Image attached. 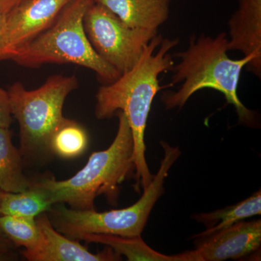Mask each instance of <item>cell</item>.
<instances>
[{"instance_id": "obj_18", "label": "cell", "mask_w": 261, "mask_h": 261, "mask_svg": "<svg viewBox=\"0 0 261 261\" xmlns=\"http://www.w3.org/2000/svg\"><path fill=\"white\" fill-rule=\"evenodd\" d=\"M0 229L15 247H23L27 251H35L42 244L36 219L3 215L0 216Z\"/></svg>"}, {"instance_id": "obj_21", "label": "cell", "mask_w": 261, "mask_h": 261, "mask_svg": "<svg viewBox=\"0 0 261 261\" xmlns=\"http://www.w3.org/2000/svg\"><path fill=\"white\" fill-rule=\"evenodd\" d=\"M7 14L0 9V61H2V51H3V35H4L5 21Z\"/></svg>"}, {"instance_id": "obj_13", "label": "cell", "mask_w": 261, "mask_h": 261, "mask_svg": "<svg viewBox=\"0 0 261 261\" xmlns=\"http://www.w3.org/2000/svg\"><path fill=\"white\" fill-rule=\"evenodd\" d=\"M75 240L102 244L112 248L120 255H125L128 260L200 261L195 250L173 255L160 253L146 245L141 236L125 238L115 235L86 233L80 235Z\"/></svg>"}, {"instance_id": "obj_20", "label": "cell", "mask_w": 261, "mask_h": 261, "mask_svg": "<svg viewBox=\"0 0 261 261\" xmlns=\"http://www.w3.org/2000/svg\"><path fill=\"white\" fill-rule=\"evenodd\" d=\"M15 245L0 229V252L12 251Z\"/></svg>"}, {"instance_id": "obj_1", "label": "cell", "mask_w": 261, "mask_h": 261, "mask_svg": "<svg viewBox=\"0 0 261 261\" xmlns=\"http://www.w3.org/2000/svg\"><path fill=\"white\" fill-rule=\"evenodd\" d=\"M178 44V39H163L158 34L132 69L113 83L99 87L96 94L94 113L97 119H108L122 111L128 120L134 140L135 189L138 192L153 178L146 162V126L154 98L165 87L160 86L159 75L174 64L170 51Z\"/></svg>"}, {"instance_id": "obj_16", "label": "cell", "mask_w": 261, "mask_h": 261, "mask_svg": "<svg viewBox=\"0 0 261 261\" xmlns=\"http://www.w3.org/2000/svg\"><path fill=\"white\" fill-rule=\"evenodd\" d=\"M89 136L82 125L64 118L51 135L48 150L63 159L80 157L87 150Z\"/></svg>"}, {"instance_id": "obj_7", "label": "cell", "mask_w": 261, "mask_h": 261, "mask_svg": "<svg viewBox=\"0 0 261 261\" xmlns=\"http://www.w3.org/2000/svg\"><path fill=\"white\" fill-rule=\"evenodd\" d=\"M84 29L94 50L122 75L133 68L158 31L133 29L94 2L86 12Z\"/></svg>"}, {"instance_id": "obj_12", "label": "cell", "mask_w": 261, "mask_h": 261, "mask_svg": "<svg viewBox=\"0 0 261 261\" xmlns=\"http://www.w3.org/2000/svg\"><path fill=\"white\" fill-rule=\"evenodd\" d=\"M171 0H95L133 29L158 31L169 16Z\"/></svg>"}, {"instance_id": "obj_14", "label": "cell", "mask_w": 261, "mask_h": 261, "mask_svg": "<svg viewBox=\"0 0 261 261\" xmlns=\"http://www.w3.org/2000/svg\"><path fill=\"white\" fill-rule=\"evenodd\" d=\"M22 158L9 128L0 127V190L12 193L29 190L31 181L23 174Z\"/></svg>"}, {"instance_id": "obj_3", "label": "cell", "mask_w": 261, "mask_h": 261, "mask_svg": "<svg viewBox=\"0 0 261 261\" xmlns=\"http://www.w3.org/2000/svg\"><path fill=\"white\" fill-rule=\"evenodd\" d=\"M118 128L108 148L93 152L85 166L68 179L42 178L31 181L30 188L42 192L53 205L67 204L81 211L96 210L94 201L104 195L109 203L116 205L120 185L135 170L134 140L126 116L116 113Z\"/></svg>"}, {"instance_id": "obj_5", "label": "cell", "mask_w": 261, "mask_h": 261, "mask_svg": "<svg viewBox=\"0 0 261 261\" xmlns=\"http://www.w3.org/2000/svg\"><path fill=\"white\" fill-rule=\"evenodd\" d=\"M164 156L158 173L148 186L144 189L140 200L134 205L118 210L97 212V211L75 210L59 203L51 207L49 218L57 231L67 238L76 240L86 233L115 235L135 238L141 236L149 214L164 192L163 184L173 163L181 155L178 147L161 142Z\"/></svg>"}, {"instance_id": "obj_22", "label": "cell", "mask_w": 261, "mask_h": 261, "mask_svg": "<svg viewBox=\"0 0 261 261\" xmlns=\"http://www.w3.org/2000/svg\"><path fill=\"white\" fill-rule=\"evenodd\" d=\"M21 0H0V9L7 15Z\"/></svg>"}, {"instance_id": "obj_19", "label": "cell", "mask_w": 261, "mask_h": 261, "mask_svg": "<svg viewBox=\"0 0 261 261\" xmlns=\"http://www.w3.org/2000/svg\"><path fill=\"white\" fill-rule=\"evenodd\" d=\"M13 122L8 91L0 87V127L9 128Z\"/></svg>"}, {"instance_id": "obj_23", "label": "cell", "mask_w": 261, "mask_h": 261, "mask_svg": "<svg viewBox=\"0 0 261 261\" xmlns=\"http://www.w3.org/2000/svg\"><path fill=\"white\" fill-rule=\"evenodd\" d=\"M15 258L13 251L0 252V261L13 260Z\"/></svg>"}, {"instance_id": "obj_6", "label": "cell", "mask_w": 261, "mask_h": 261, "mask_svg": "<svg viewBox=\"0 0 261 261\" xmlns=\"http://www.w3.org/2000/svg\"><path fill=\"white\" fill-rule=\"evenodd\" d=\"M78 86L75 75H56L34 90H28L20 82L10 87V109L18 122L22 157H37L49 152V139L65 118V99Z\"/></svg>"}, {"instance_id": "obj_2", "label": "cell", "mask_w": 261, "mask_h": 261, "mask_svg": "<svg viewBox=\"0 0 261 261\" xmlns=\"http://www.w3.org/2000/svg\"><path fill=\"white\" fill-rule=\"evenodd\" d=\"M228 37L221 32L216 37L192 35L188 47L178 51L179 58L169 70L173 73L170 86L180 84L178 89L163 93L162 102L166 109H181L190 97L204 89H214L224 94L228 104L233 105L240 123L252 126L255 116L239 99L238 84L245 66L257 76L255 58L243 56L238 60L228 56Z\"/></svg>"}, {"instance_id": "obj_9", "label": "cell", "mask_w": 261, "mask_h": 261, "mask_svg": "<svg viewBox=\"0 0 261 261\" xmlns=\"http://www.w3.org/2000/svg\"><path fill=\"white\" fill-rule=\"evenodd\" d=\"M194 239L201 261L240 258L260 248L261 221H238L207 236Z\"/></svg>"}, {"instance_id": "obj_11", "label": "cell", "mask_w": 261, "mask_h": 261, "mask_svg": "<svg viewBox=\"0 0 261 261\" xmlns=\"http://www.w3.org/2000/svg\"><path fill=\"white\" fill-rule=\"evenodd\" d=\"M228 51L255 58L257 76L261 75V0H239L228 20Z\"/></svg>"}, {"instance_id": "obj_10", "label": "cell", "mask_w": 261, "mask_h": 261, "mask_svg": "<svg viewBox=\"0 0 261 261\" xmlns=\"http://www.w3.org/2000/svg\"><path fill=\"white\" fill-rule=\"evenodd\" d=\"M42 236L41 246L35 251H21L29 261H112L121 260V255L111 247L94 254L77 240L57 231L49 216L42 213L36 219Z\"/></svg>"}, {"instance_id": "obj_8", "label": "cell", "mask_w": 261, "mask_h": 261, "mask_svg": "<svg viewBox=\"0 0 261 261\" xmlns=\"http://www.w3.org/2000/svg\"><path fill=\"white\" fill-rule=\"evenodd\" d=\"M72 0H21L6 16L2 61L11 60L56 21Z\"/></svg>"}, {"instance_id": "obj_17", "label": "cell", "mask_w": 261, "mask_h": 261, "mask_svg": "<svg viewBox=\"0 0 261 261\" xmlns=\"http://www.w3.org/2000/svg\"><path fill=\"white\" fill-rule=\"evenodd\" d=\"M53 203L42 192L34 188L22 192H4L2 199V216H13L36 219L48 212Z\"/></svg>"}, {"instance_id": "obj_24", "label": "cell", "mask_w": 261, "mask_h": 261, "mask_svg": "<svg viewBox=\"0 0 261 261\" xmlns=\"http://www.w3.org/2000/svg\"><path fill=\"white\" fill-rule=\"evenodd\" d=\"M4 191L0 190V216H2L1 214V203H2V199H3V194H4Z\"/></svg>"}, {"instance_id": "obj_4", "label": "cell", "mask_w": 261, "mask_h": 261, "mask_svg": "<svg viewBox=\"0 0 261 261\" xmlns=\"http://www.w3.org/2000/svg\"><path fill=\"white\" fill-rule=\"evenodd\" d=\"M94 2L70 1L56 21L11 61L29 68L47 63H72L93 70L106 84L114 82L121 75L96 53L84 29V15Z\"/></svg>"}, {"instance_id": "obj_15", "label": "cell", "mask_w": 261, "mask_h": 261, "mask_svg": "<svg viewBox=\"0 0 261 261\" xmlns=\"http://www.w3.org/2000/svg\"><path fill=\"white\" fill-rule=\"evenodd\" d=\"M261 214L260 190L236 205L228 206L221 210L195 214L194 219L205 224L207 229L192 238H202L231 226L238 221Z\"/></svg>"}]
</instances>
